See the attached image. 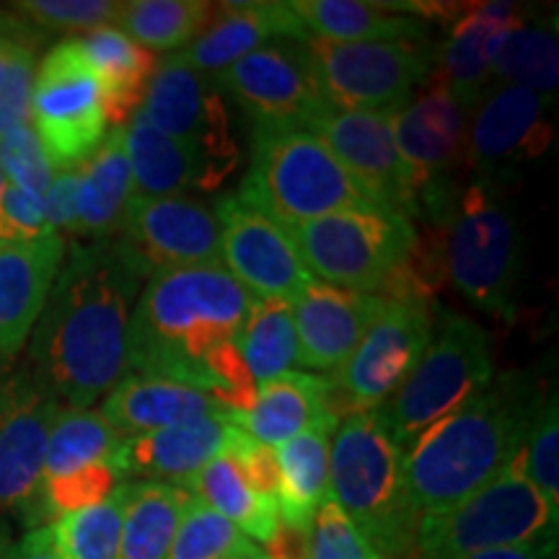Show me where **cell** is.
<instances>
[{"mask_svg":"<svg viewBox=\"0 0 559 559\" xmlns=\"http://www.w3.org/2000/svg\"><path fill=\"white\" fill-rule=\"evenodd\" d=\"M124 148L138 198H179L187 192H218L226 181L194 153L145 120L132 117L124 128Z\"/></svg>","mask_w":559,"mask_h":559,"instance_id":"27","label":"cell"},{"mask_svg":"<svg viewBox=\"0 0 559 559\" xmlns=\"http://www.w3.org/2000/svg\"><path fill=\"white\" fill-rule=\"evenodd\" d=\"M79 174V215H75L73 234L91 236V241L111 239L120 230L124 207L132 198L124 128H111Z\"/></svg>","mask_w":559,"mask_h":559,"instance_id":"30","label":"cell"},{"mask_svg":"<svg viewBox=\"0 0 559 559\" xmlns=\"http://www.w3.org/2000/svg\"><path fill=\"white\" fill-rule=\"evenodd\" d=\"M120 485L122 481L111 464H94L86 466V469L62 474V477L41 479V513H45V523L50 526L60 515L99 506Z\"/></svg>","mask_w":559,"mask_h":559,"instance_id":"43","label":"cell"},{"mask_svg":"<svg viewBox=\"0 0 559 559\" xmlns=\"http://www.w3.org/2000/svg\"><path fill=\"white\" fill-rule=\"evenodd\" d=\"M549 510L521 466V453L472 498L417 523L415 559H466L481 551L557 542Z\"/></svg>","mask_w":559,"mask_h":559,"instance_id":"8","label":"cell"},{"mask_svg":"<svg viewBox=\"0 0 559 559\" xmlns=\"http://www.w3.org/2000/svg\"><path fill=\"white\" fill-rule=\"evenodd\" d=\"M275 39H288L306 45L309 32L304 29L290 3H218L215 19L185 50L171 52L187 68L205 75H218L236 60L260 50Z\"/></svg>","mask_w":559,"mask_h":559,"instance_id":"23","label":"cell"},{"mask_svg":"<svg viewBox=\"0 0 559 559\" xmlns=\"http://www.w3.org/2000/svg\"><path fill=\"white\" fill-rule=\"evenodd\" d=\"M330 498L383 559H415L419 519L409 502L404 453L376 409L355 412L334 430Z\"/></svg>","mask_w":559,"mask_h":559,"instance_id":"5","label":"cell"},{"mask_svg":"<svg viewBox=\"0 0 559 559\" xmlns=\"http://www.w3.org/2000/svg\"><path fill=\"white\" fill-rule=\"evenodd\" d=\"M102 417L120 438L177 428L207 417H226L205 391L187 383L153 379V376L124 373L104 400Z\"/></svg>","mask_w":559,"mask_h":559,"instance_id":"26","label":"cell"},{"mask_svg":"<svg viewBox=\"0 0 559 559\" xmlns=\"http://www.w3.org/2000/svg\"><path fill=\"white\" fill-rule=\"evenodd\" d=\"M117 241L145 277L160 270L221 264V226L213 207L187 198H138L124 207Z\"/></svg>","mask_w":559,"mask_h":559,"instance_id":"18","label":"cell"},{"mask_svg":"<svg viewBox=\"0 0 559 559\" xmlns=\"http://www.w3.org/2000/svg\"><path fill=\"white\" fill-rule=\"evenodd\" d=\"M213 19L215 3L205 0H130L122 3L117 29L145 50L171 52L192 45Z\"/></svg>","mask_w":559,"mask_h":559,"instance_id":"35","label":"cell"},{"mask_svg":"<svg viewBox=\"0 0 559 559\" xmlns=\"http://www.w3.org/2000/svg\"><path fill=\"white\" fill-rule=\"evenodd\" d=\"M251 547L249 536L192 495L166 559H234Z\"/></svg>","mask_w":559,"mask_h":559,"instance_id":"40","label":"cell"},{"mask_svg":"<svg viewBox=\"0 0 559 559\" xmlns=\"http://www.w3.org/2000/svg\"><path fill=\"white\" fill-rule=\"evenodd\" d=\"M296 13L309 37L330 41H396L425 39L428 26L407 13L391 11L386 3L360 0H293Z\"/></svg>","mask_w":559,"mask_h":559,"instance_id":"32","label":"cell"},{"mask_svg":"<svg viewBox=\"0 0 559 559\" xmlns=\"http://www.w3.org/2000/svg\"><path fill=\"white\" fill-rule=\"evenodd\" d=\"M309 559H383L370 547V542L353 526L332 498L321 502L317 519L311 523Z\"/></svg>","mask_w":559,"mask_h":559,"instance_id":"46","label":"cell"},{"mask_svg":"<svg viewBox=\"0 0 559 559\" xmlns=\"http://www.w3.org/2000/svg\"><path fill=\"white\" fill-rule=\"evenodd\" d=\"M226 453L236 461L241 477L247 479V485L254 489L257 495L277 500L280 466H277L275 449H270V445H264L260 440L251 438L249 432H243L230 425Z\"/></svg>","mask_w":559,"mask_h":559,"instance_id":"49","label":"cell"},{"mask_svg":"<svg viewBox=\"0 0 559 559\" xmlns=\"http://www.w3.org/2000/svg\"><path fill=\"white\" fill-rule=\"evenodd\" d=\"M230 425L223 417L177 425L120 440L111 466L120 481L145 479L187 487L202 466L226 451Z\"/></svg>","mask_w":559,"mask_h":559,"instance_id":"24","label":"cell"},{"mask_svg":"<svg viewBox=\"0 0 559 559\" xmlns=\"http://www.w3.org/2000/svg\"><path fill=\"white\" fill-rule=\"evenodd\" d=\"M466 164L479 179L506 187L521 166L547 156L555 143V96L523 86H495L472 111Z\"/></svg>","mask_w":559,"mask_h":559,"instance_id":"15","label":"cell"},{"mask_svg":"<svg viewBox=\"0 0 559 559\" xmlns=\"http://www.w3.org/2000/svg\"><path fill=\"white\" fill-rule=\"evenodd\" d=\"M221 226V264L260 300L293 304L313 283L288 228L243 205L234 194L215 202Z\"/></svg>","mask_w":559,"mask_h":559,"instance_id":"19","label":"cell"},{"mask_svg":"<svg viewBox=\"0 0 559 559\" xmlns=\"http://www.w3.org/2000/svg\"><path fill=\"white\" fill-rule=\"evenodd\" d=\"M124 481L99 506L55 519L50 536L62 559H120Z\"/></svg>","mask_w":559,"mask_h":559,"instance_id":"38","label":"cell"},{"mask_svg":"<svg viewBox=\"0 0 559 559\" xmlns=\"http://www.w3.org/2000/svg\"><path fill=\"white\" fill-rule=\"evenodd\" d=\"M120 559H166L192 492L166 481H124Z\"/></svg>","mask_w":559,"mask_h":559,"instance_id":"33","label":"cell"},{"mask_svg":"<svg viewBox=\"0 0 559 559\" xmlns=\"http://www.w3.org/2000/svg\"><path fill=\"white\" fill-rule=\"evenodd\" d=\"M140 115L153 128L190 145L223 181L239 171V140L234 138L226 99L213 75L198 73L166 55L145 91Z\"/></svg>","mask_w":559,"mask_h":559,"instance_id":"14","label":"cell"},{"mask_svg":"<svg viewBox=\"0 0 559 559\" xmlns=\"http://www.w3.org/2000/svg\"><path fill=\"white\" fill-rule=\"evenodd\" d=\"M39 41L21 45L5 68L0 81V135L32 124V88H34V60H37Z\"/></svg>","mask_w":559,"mask_h":559,"instance_id":"47","label":"cell"},{"mask_svg":"<svg viewBox=\"0 0 559 559\" xmlns=\"http://www.w3.org/2000/svg\"><path fill=\"white\" fill-rule=\"evenodd\" d=\"M32 128L52 169H81L107 138L102 91L81 39H66L45 55L32 88Z\"/></svg>","mask_w":559,"mask_h":559,"instance_id":"12","label":"cell"},{"mask_svg":"<svg viewBox=\"0 0 559 559\" xmlns=\"http://www.w3.org/2000/svg\"><path fill=\"white\" fill-rule=\"evenodd\" d=\"M288 234L311 275L355 293L381 290L417 241L409 218L381 207L324 215Z\"/></svg>","mask_w":559,"mask_h":559,"instance_id":"9","label":"cell"},{"mask_svg":"<svg viewBox=\"0 0 559 559\" xmlns=\"http://www.w3.org/2000/svg\"><path fill=\"white\" fill-rule=\"evenodd\" d=\"M81 41L99 81L104 120L111 128H124L143 107L145 91L158 70L156 52L135 45L117 26L88 32Z\"/></svg>","mask_w":559,"mask_h":559,"instance_id":"29","label":"cell"},{"mask_svg":"<svg viewBox=\"0 0 559 559\" xmlns=\"http://www.w3.org/2000/svg\"><path fill=\"white\" fill-rule=\"evenodd\" d=\"M205 394L226 412V417L247 415L254 407L260 383L251 376L239 342H226V345L215 347L205 360Z\"/></svg>","mask_w":559,"mask_h":559,"instance_id":"44","label":"cell"},{"mask_svg":"<svg viewBox=\"0 0 559 559\" xmlns=\"http://www.w3.org/2000/svg\"><path fill=\"white\" fill-rule=\"evenodd\" d=\"M345 166L368 198L404 218H419V181L402 158L391 130V111H345L330 107L309 128Z\"/></svg>","mask_w":559,"mask_h":559,"instance_id":"17","label":"cell"},{"mask_svg":"<svg viewBox=\"0 0 559 559\" xmlns=\"http://www.w3.org/2000/svg\"><path fill=\"white\" fill-rule=\"evenodd\" d=\"M521 466L551 513L559 515V409L555 394L544 396L531 423L526 445L521 451Z\"/></svg>","mask_w":559,"mask_h":559,"instance_id":"41","label":"cell"},{"mask_svg":"<svg viewBox=\"0 0 559 559\" xmlns=\"http://www.w3.org/2000/svg\"><path fill=\"white\" fill-rule=\"evenodd\" d=\"M79 190H81V174L79 169L73 171H60L58 177H52L47 192L41 194L45 202V215L52 230H70L75 228V215H79Z\"/></svg>","mask_w":559,"mask_h":559,"instance_id":"50","label":"cell"},{"mask_svg":"<svg viewBox=\"0 0 559 559\" xmlns=\"http://www.w3.org/2000/svg\"><path fill=\"white\" fill-rule=\"evenodd\" d=\"M386 298L379 293H355L313 283L293 300V330L298 362L313 370H337L366 337Z\"/></svg>","mask_w":559,"mask_h":559,"instance_id":"21","label":"cell"},{"mask_svg":"<svg viewBox=\"0 0 559 559\" xmlns=\"http://www.w3.org/2000/svg\"><path fill=\"white\" fill-rule=\"evenodd\" d=\"M334 430L311 428L277 445L280 523L311 531L321 502L330 498V443Z\"/></svg>","mask_w":559,"mask_h":559,"instance_id":"31","label":"cell"},{"mask_svg":"<svg viewBox=\"0 0 559 559\" xmlns=\"http://www.w3.org/2000/svg\"><path fill=\"white\" fill-rule=\"evenodd\" d=\"M213 79L221 94L239 104L254 124L309 128L313 117L332 107L321 94L309 50L300 41H270Z\"/></svg>","mask_w":559,"mask_h":559,"instance_id":"16","label":"cell"},{"mask_svg":"<svg viewBox=\"0 0 559 559\" xmlns=\"http://www.w3.org/2000/svg\"><path fill=\"white\" fill-rule=\"evenodd\" d=\"M466 559H557V542L526 544V547L492 549V551H481V555H474V557H466Z\"/></svg>","mask_w":559,"mask_h":559,"instance_id":"53","label":"cell"},{"mask_svg":"<svg viewBox=\"0 0 559 559\" xmlns=\"http://www.w3.org/2000/svg\"><path fill=\"white\" fill-rule=\"evenodd\" d=\"M236 198L285 228L381 207L311 130L290 124H254L249 171Z\"/></svg>","mask_w":559,"mask_h":559,"instance_id":"6","label":"cell"},{"mask_svg":"<svg viewBox=\"0 0 559 559\" xmlns=\"http://www.w3.org/2000/svg\"><path fill=\"white\" fill-rule=\"evenodd\" d=\"M11 21H13V13L11 11H0V32L9 29Z\"/></svg>","mask_w":559,"mask_h":559,"instance_id":"56","label":"cell"},{"mask_svg":"<svg viewBox=\"0 0 559 559\" xmlns=\"http://www.w3.org/2000/svg\"><path fill=\"white\" fill-rule=\"evenodd\" d=\"M391 130L402 158L415 171L419 192L430 181L456 179L459 171H469L466 164L469 115L453 99L451 88L436 73V68L404 107L391 111Z\"/></svg>","mask_w":559,"mask_h":559,"instance_id":"20","label":"cell"},{"mask_svg":"<svg viewBox=\"0 0 559 559\" xmlns=\"http://www.w3.org/2000/svg\"><path fill=\"white\" fill-rule=\"evenodd\" d=\"M239 349L260 386L277 379L280 373H288L293 362H298V342L288 300L257 298L239 334Z\"/></svg>","mask_w":559,"mask_h":559,"instance_id":"37","label":"cell"},{"mask_svg":"<svg viewBox=\"0 0 559 559\" xmlns=\"http://www.w3.org/2000/svg\"><path fill=\"white\" fill-rule=\"evenodd\" d=\"M52 234L39 194L5 181L0 192V243H26ZM58 234V230H55Z\"/></svg>","mask_w":559,"mask_h":559,"instance_id":"48","label":"cell"},{"mask_svg":"<svg viewBox=\"0 0 559 559\" xmlns=\"http://www.w3.org/2000/svg\"><path fill=\"white\" fill-rule=\"evenodd\" d=\"M13 559H62L55 549L50 528H32L21 536L19 544H13Z\"/></svg>","mask_w":559,"mask_h":559,"instance_id":"52","label":"cell"},{"mask_svg":"<svg viewBox=\"0 0 559 559\" xmlns=\"http://www.w3.org/2000/svg\"><path fill=\"white\" fill-rule=\"evenodd\" d=\"M321 94L334 109L396 111L412 99L436 66L425 39L306 41Z\"/></svg>","mask_w":559,"mask_h":559,"instance_id":"10","label":"cell"},{"mask_svg":"<svg viewBox=\"0 0 559 559\" xmlns=\"http://www.w3.org/2000/svg\"><path fill=\"white\" fill-rule=\"evenodd\" d=\"M264 555L270 559H309L311 551V531L293 528L280 523L275 536H272L270 544H264Z\"/></svg>","mask_w":559,"mask_h":559,"instance_id":"51","label":"cell"},{"mask_svg":"<svg viewBox=\"0 0 559 559\" xmlns=\"http://www.w3.org/2000/svg\"><path fill=\"white\" fill-rule=\"evenodd\" d=\"M145 275L117 241H75L37 324L29 368L70 409H88L128 373V330Z\"/></svg>","mask_w":559,"mask_h":559,"instance_id":"1","label":"cell"},{"mask_svg":"<svg viewBox=\"0 0 559 559\" xmlns=\"http://www.w3.org/2000/svg\"><path fill=\"white\" fill-rule=\"evenodd\" d=\"M60 409L29 366L0 360V515H13L29 531L47 526L41 466Z\"/></svg>","mask_w":559,"mask_h":559,"instance_id":"13","label":"cell"},{"mask_svg":"<svg viewBox=\"0 0 559 559\" xmlns=\"http://www.w3.org/2000/svg\"><path fill=\"white\" fill-rule=\"evenodd\" d=\"M66 260L62 234L37 241L0 243V360H11L32 337Z\"/></svg>","mask_w":559,"mask_h":559,"instance_id":"25","label":"cell"},{"mask_svg":"<svg viewBox=\"0 0 559 559\" xmlns=\"http://www.w3.org/2000/svg\"><path fill=\"white\" fill-rule=\"evenodd\" d=\"M254 304L223 264L156 272L130 317L128 373L205 391L207 355L239 342Z\"/></svg>","mask_w":559,"mask_h":559,"instance_id":"3","label":"cell"},{"mask_svg":"<svg viewBox=\"0 0 559 559\" xmlns=\"http://www.w3.org/2000/svg\"><path fill=\"white\" fill-rule=\"evenodd\" d=\"M215 513L234 523L249 539L270 544L280 526L277 500L262 498L241 477L236 461L226 451L202 466V472L185 487Z\"/></svg>","mask_w":559,"mask_h":559,"instance_id":"34","label":"cell"},{"mask_svg":"<svg viewBox=\"0 0 559 559\" xmlns=\"http://www.w3.org/2000/svg\"><path fill=\"white\" fill-rule=\"evenodd\" d=\"M523 24H528L526 11L515 3H466L464 16L453 21L449 39L436 50L432 68L466 115L492 88V62L510 34Z\"/></svg>","mask_w":559,"mask_h":559,"instance_id":"22","label":"cell"},{"mask_svg":"<svg viewBox=\"0 0 559 559\" xmlns=\"http://www.w3.org/2000/svg\"><path fill=\"white\" fill-rule=\"evenodd\" d=\"M542 402L526 376L508 373L423 432L404 453L417 519L445 513L506 472L526 445Z\"/></svg>","mask_w":559,"mask_h":559,"instance_id":"2","label":"cell"},{"mask_svg":"<svg viewBox=\"0 0 559 559\" xmlns=\"http://www.w3.org/2000/svg\"><path fill=\"white\" fill-rule=\"evenodd\" d=\"M0 559H13V539L9 523L0 519Z\"/></svg>","mask_w":559,"mask_h":559,"instance_id":"54","label":"cell"},{"mask_svg":"<svg viewBox=\"0 0 559 559\" xmlns=\"http://www.w3.org/2000/svg\"><path fill=\"white\" fill-rule=\"evenodd\" d=\"M120 440L102 412L62 407L47 438L41 479L62 477L94 464H111Z\"/></svg>","mask_w":559,"mask_h":559,"instance_id":"36","label":"cell"},{"mask_svg":"<svg viewBox=\"0 0 559 559\" xmlns=\"http://www.w3.org/2000/svg\"><path fill=\"white\" fill-rule=\"evenodd\" d=\"M3 185H5V179H3V171H0V192H3Z\"/></svg>","mask_w":559,"mask_h":559,"instance_id":"57","label":"cell"},{"mask_svg":"<svg viewBox=\"0 0 559 559\" xmlns=\"http://www.w3.org/2000/svg\"><path fill=\"white\" fill-rule=\"evenodd\" d=\"M492 381L489 334L461 313L436 321L430 345L394 396L376 407L383 430L402 453Z\"/></svg>","mask_w":559,"mask_h":559,"instance_id":"7","label":"cell"},{"mask_svg":"<svg viewBox=\"0 0 559 559\" xmlns=\"http://www.w3.org/2000/svg\"><path fill=\"white\" fill-rule=\"evenodd\" d=\"M122 3L115 0H21L11 11L24 19L41 37L58 32H94L115 26Z\"/></svg>","mask_w":559,"mask_h":559,"instance_id":"42","label":"cell"},{"mask_svg":"<svg viewBox=\"0 0 559 559\" xmlns=\"http://www.w3.org/2000/svg\"><path fill=\"white\" fill-rule=\"evenodd\" d=\"M234 559H270V557L264 555V549H260V547H251L249 551H243V555L234 557Z\"/></svg>","mask_w":559,"mask_h":559,"instance_id":"55","label":"cell"},{"mask_svg":"<svg viewBox=\"0 0 559 559\" xmlns=\"http://www.w3.org/2000/svg\"><path fill=\"white\" fill-rule=\"evenodd\" d=\"M419 215L443 241L445 280L474 309L513 321L521 277V234L506 187L474 177L430 181L419 192Z\"/></svg>","mask_w":559,"mask_h":559,"instance_id":"4","label":"cell"},{"mask_svg":"<svg viewBox=\"0 0 559 559\" xmlns=\"http://www.w3.org/2000/svg\"><path fill=\"white\" fill-rule=\"evenodd\" d=\"M0 171L21 190H29L39 198L47 192L55 169L32 124H21L0 135Z\"/></svg>","mask_w":559,"mask_h":559,"instance_id":"45","label":"cell"},{"mask_svg":"<svg viewBox=\"0 0 559 559\" xmlns=\"http://www.w3.org/2000/svg\"><path fill=\"white\" fill-rule=\"evenodd\" d=\"M492 83L523 86L544 96L557 94L559 47L557 29L544 24H523L508 37L492 62Z\"/></svg>","mask_w":559,"mask_h":559,"instance_id":"39","label":"cell"},{"mask_svg":"<svg viewBox=\"0 0 559 559\" xmlns=\"http://www.w3.org/2000/svg\"><path fill=\"white\" fill-rule=\"evenodd\" d=\"M432 306L386 300L355 353L326 376V409L342 419L381 407L394 396L430 345Z\"/></svg>","mask_w":559,"mask_h":559,"instance_id":"11","label":"cell"},{"mask_svg":"<svg viewBox=\"0 0 559 559\" xmlns=\"http://www.w3.org/2000/svg\"><path fill=\"white\" fill-rule=\"evenodd\" d=\"M226 423L270 449H277L311 428H340L326 409V379L300 370H288L262 383L254 407L247 415L226 417Z\"/></svg>","mask_w":559,"mask_h":559,"instance_id":"28","label":"cell"}]
</instances>
